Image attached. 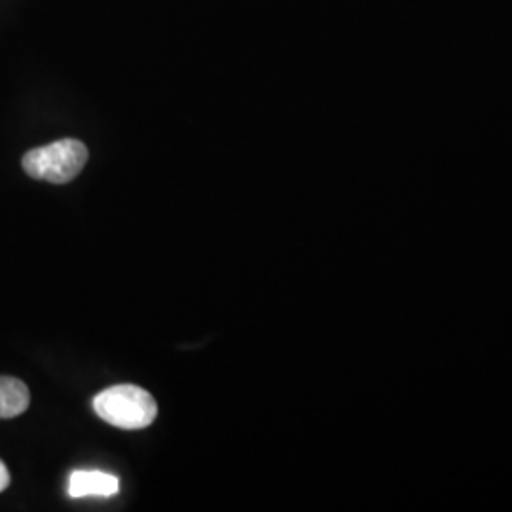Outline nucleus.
Returning a JSON list of instances; mask_svg holds the SVG:
<instances>
[{"mask_svg":"<svg viewBox=\"0 0 512 512\" xmlns=\"http://www.w3.org/2000/svg\"><path fill=\"white\" fill-rule=\"evenodd\" d=\"M93 410L101 420L118 429H145L158 416L154 397L137 385L122 384L101 391L93 399Z\"/></svg>","mask_w":512,"mask_h":512,"instance_id":"f257e3e1","label":"nucleus"},{"mask_svg":"<svg viewBox=\"0 0 512 512\" xmlns=\"http://www.w3.org/2000/svg\"><path fill=\"white\" fill-rule=\"evenodd\" d=\"M118 478L110 473L103 471H74L69 478V495L78 499V497H88V495H101V497H110L118 494Z\"/></svg>","mask_w":512,"mask_h":512,"instance_id":"7ed1b4c3","label":"nucleus"},{"mask_svg":"<svg viewBox=\"0 0 512 512\" xmlns=\"http://www.w3.org/2000/svg\"><path fill=\"white\" fill-rule=\"evenodd\" d=\"M88 147L78 139H61L29 150L21 164L29 177L52 184L71 183L88 164Z\"/></svg>","mask_w":512,"mask_h":512,"instance_id":"f03ea898","label":"nucleus"},{"mask_svg":"<svg viewBox=\"0 0 512 512\" xmlns=\"http://www.w3.org/2000/svg\"><path fill=\"white\" fill-rule=\"evenodd\" d=\"M31 403V395L27 385L18 378L0 376V418H16L23 414Z\"/></svg>","mask_w":512,"mask_h":512,"instance_id":"20e7f679","label":"nucleus"},{"mask_svg":"<svg viewBox=\"0 0 512 512\" xmlns=\"http://www.w3.org/2000/svg\"><path fill=\"white\" fill-rule=\"evenodd\" d=\"M8 486H10V473L6 465L0 461V492H4Z\"/></svg>","mask_w":512,"mask_h":512,"instance_id":"39448f33","label":"nucleus"}]
</instances>
